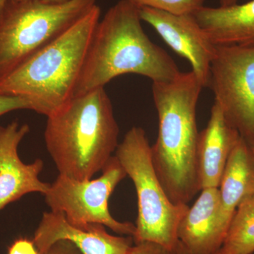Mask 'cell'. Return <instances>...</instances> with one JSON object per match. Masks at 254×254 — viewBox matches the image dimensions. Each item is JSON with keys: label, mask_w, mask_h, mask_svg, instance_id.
Here are the masks:
<instances>
[{"label": "cell", "mask_w": 254, "mask_h": 254, "mask_svg": "<svg viewBox=\"0 0 254 254\" xmlns=\"http://www.w3.org/2000/svg\"><path fill=\"white\" fill-rule=\"evenodd\" d=\"M202 86L193 71L168 82H153L158 118L151 159L172 203L188 205L200 190L197 163L196 108Z\"/></svg>", "instance_id": "obj_1"}, {"label": "cell", "mask_w": 254, "mask_h": 254, "mask_svg": "<svg viewBox=\"0 0 254 254\" xmlns=\"http://www.w3.org/2000/svg\"><path fill=\"white\" fill-rule=\"evenodd\" d=\"M139 9L120 0L100 18L92 38L74 97L124 74L141 75L153 82L173 81L180 74L166 51L150 41L142 27Z\"/></svg>", "instance_id": "obj_2"}, {"label": "cell", "mask_w": 254, "mask_h": 254, "mask_svg": "<svg viewBox=\"0 0 254 254\" xmlns=\"http://www.w3.org/2000/svg\"><path fill=\"white\" fill-rule=\"evenodd\" d=\"M47 118L44 138L48 153L60 175L73 180H91L120 143V128L105 88L74 97Z\"/></svg>", "instance_id": "obj_3"}, {"label": "cell", "mask_w": 254, "mask_h": 254, "mask_svg": "<svg viewBox=\"0 0 254 254\" xmlns=\"http://www.w3.org/2000/svg\"><path fill=\"white\" fill-rule=\"evenodd\" d=\"M101 11L95 5L61 36L0 81L1 94L24 98L47 118L74 98Z\"/></svg>", "instance_id": "obj_4"}, {"label": "cell", "mask_w": 254, "mask_h": 254, "mask_svg": "<svg viewBox=\"0 0 254 254\" xmlns=\"http://www.w3.org/2000/svg\"><path fill=\"white\" fill-rule=\"evenodd\" d=\"M97 0H8L0 15V81L61 36Z\"/></svg>", "instance_id": "obj_5"}, {"label": "cell", "mask_w": 254, "mask_h": 254, "mask_svg": "<svg viewBox=\"0 0 254 254\" xmlns=\"http://www.w3.org/2000/svg\"><path fill=\"white\" fill-rule=\"evenodd\" d=\"M115 155L136 189L138 217L133 242H153L175 250L179 224L190 207L174 204L169 198L153 167L151 145L143 128H130Z\"/></svg>", "instance_id": "obj_6"}, {"label": "cell", "mask_w": 254, "mask_h": 254, "mask_svg": "<svg viewBox=\"0 0 254 254\" xmlns=\"http://www.w3.org/2000/svg\"><path fill=\"white\" fill-rule=\"evenodd\" d=\"M101 172L98 178L84 181L59 174L44 195L47 205L73 224H101L119 235L133 237L134 224L118 221L108 207L110 195L127 176L126 172L115 155Z\"/></svg>", "instance_id": "obj_7"}, {"label": "cell", "mask_w": 254, "mask_h": 254, "mask_svg": "<svg viewBox=\"0 0 254 254\" xmlns=\"http://www.w3.org/2000/svg\"><path fill=\"white\" fill-rule=\"evenodd\" d=\"M227 120L254 141V44L216 46L208 86Z\"/></svg>", "instance_id": "obj_8"}, {"label": "cell", "mask_w": 254, "mask_h": 254, "mask_svg": "<svg viewBox=\"0 0 254 254\" xmlns=\"http://www.w3.org/2000/svg\"><path fill=\"white\" fill-rule=\"evenodd\" d=\"M142 21L150 24L173 51L185 58L202 86H208L210 64L216 46L203 31L193 14H173L143 7Z\"/></svg>", "instance_id": "obj_9"}, {"label": "cell", "mask_w": 254, "mask_h": 254, "mask_svg": "<svg viewBox=\"0 0 254 254\" xmlns=\"http://www.w3.org/2000/svg\"><path fill=\"white\" fill-rule=\"evenodd\" d=\"M60 240H68L83 254H129L133 237L115 236L101 224L78 225L60 212H45L35 231L33 242L39 254H44Z\"/></svg>", "instance_id": "obj_10"}, {"label": "cell", "mask_w": 254, "mask_h": 254, "mask_svg": "<svg viewBox=\"0 0 254 254\" xmlns=\"http://www.w3.org/2000/svg\"><path fill=\"white\" fill-rule=\"evenodd\" d=\"M29 131L28 125H20L16 121L0 126V211L23 195H45L49 190L50 184L39 178L44 166L43 160L36 159L26 164L18 155V145Z\"/></svg>", "instance_id": "obj_11"}, {"label": "cell", "mask_w": 254, "mask_h": 254, "mask_svg": "<svg viewBox=\"0 0 254 254\" xmlns=\"http://www.w3.org/2000/svg\"><path fill=\"white\" fill-rule=\"evenodd\" d=\"M240 138V133L227 120L218 103L214 101L208 125L198 133L197 142L200 190L218 188L228 159Z\"/></svg>", "instance_id": "obj_12"}, {"label": "cell", "mask_w": 254, "mask_h": 254, "mask_svg": "<svg viewBox=\"0 0 254 254\" xmlns=\"http://www.w3.org/2000/svg\"><path fill=\"white\" fill-rule=\"evenodd\" d=\"M219 205L218 188L203 189L182 218L177 237L190 254H217L221 248L225 235L219 225Z\"/></svg>", "instance_id": "obj_13"}, {"label": "cell", "mask_w": 254, "mask_h": 254, "mask_svg": "<svg viewBox=\"0 0 254 254\" xmlns=\"http://www.w3.org/2000/svg\"><path fill=\"white\" fill-rule=\"evenodd\" d=\"M218 190L219 225L226 235L237 208L247 198L254 196V156L242 137L228 159Z\"/></svg>", "instance_id": "obj_14"}, {"label": "cell", "mask_w": 254, "mask_h": 254, "mask_svg": "<svg viewBox=\"0 0 254 254\" xmlns=\"http://www.w3.org/2000/svg\"><path fill=\"white\" fill-rule=\"evenodd\" d=\"M192 14L215 46L254 44V0L228 6H203Z\"/></svg>", "instance_id": "obj_15"}, {"label": "cell", "mask_w": 254, "mask_h": 254, "mask_svg": "<svg viewBox=\"0 0 254 254\" xmlns=\"http://www.w3.org/2000/svg\"><path fill=\"white\" fill-rule=\"evenodd\" d=\"M219 253H254V196L247 198L237 208Z\"/></svg>", "instance_id": "obj_16"}, {"label": "cell", "mask_w": 254, "mask_h": 254, "mask_svg": "<svg viewBox=\"0 0 254 254\" xmlns=\"http://www.w3.org/2000/svg\"><path fill=\"white\" fill-rule=\"evenodd\" d=\"M138 9L151 8L173 14H191L204 6L205 0H127Z\"/></svg>", "instance_id": "obj_17"}, {"label": "cell", "mask_w": 254, "mask_h": 254, "mask_svg": "<svg viewBox=\"0 0 254 254\" xmlns=\"http://www.w3.org/2000/svg\"><path fill=\"white\" fill-rule=\"evenodd\" d=\"M18 110H31L29 103L21 97L0 93V117Z\"/></svg>", "instance_id": "obj_18"}, {"label": "cell", "mask_w": 254, "mask_h": 254, "mask_svg": "<svg viewBox=\"0 0 254 254\" xmlns=\"http://www.w3.org/2000/svg\"><path fill=\"white\" fill-rule=\"evenodd\" d=\"M129 254H177V252L176 249L170 250L160 244L146 241L133 244Z\"/></svg>", "instance_id": "obj_19"}, {"label": "cell", "mask_w": 254, "mask_h": 254, "mask_svg": "<svg viewBox=\"0 0 254 254\" xmlns=\"http://www.w3.org/2000/svg\"><path fill=\"white\" fill-rule=\"evenodd\" d=\"M8 254H39L33 241L21 238L9 247Z\"/></svg>", "instance_id": "obj_20"}, {"label": "cell", "mask_w": 254, "mask_h": 254, "mask_svg": "<svg viewBox=\"0 0 254 254\" xmlns=\"http://www.w3.org/2000/svg\"><path fill=\"white\" fill-rule=\"evenodd\" d=\"M44 254H83L72 242L60 240L55 242Z\"/></svg>", "instance_id": "obj_21"}, {"label": "cell", "mask_w": 254, "mask_h": 254, "mask_svg": "<svg viewBox=\"0 0 254 254\" xmlns=\"http://www.w3.org/2000/svg\"><path fill=\"white\" fill-rule=\"evenodd\" d=\"M176 250L177 254H190L188 250L185 247V246L180 240L178 241V243H177Z\"/></svg>", "instance_id": "obj_22"}, {"label": "cell", "mask_w": 254, "mask_h": 254, "mask_svg": "<svg viewBox=\"0 0 254 254\" xmlns=\"http://www.w3.org/2000/svg\"><path fill=\"white\" fill-rule=\"evenodd\" d=\"M220 6H228L236 4L239 0H218Z\"/></svg>", "instance_id": "obj_23"}, {"label": "cell", "mask_w": 254, "mask_h": 254, "mask_svg": "<svg viewBox=\"0 0 254 254\" xmlns=\"http://www.w3.org/2000/svg\"><path fill=\"white\" fill-rule=\"evenodd\" d=\"M15 1H21V0H15ZM38 1H43L50 3H63L65 2V1H69V0H38Z\"/></svg>", "instance_id": "obj_24"}, {"label": "cell", "mask_w": 254, "mask_h": 254, "mask_svg": "<svg viewBox=\"0 0 254 254\" xmlns=\"http://www.w3.org/2000/svg\"><path fill=\"white\" fill-rule=\"evenodd\" d=\"M8 0H0V15L1 14L3 9H4L5 4L7 2Z\"/></svg>", "instance_id": "obj_25"}, {"label": "cell", "mask_w": 254, "mask_h": 254, "mask_svg": "<svg viewBox=\"0 0 254 254\" xmlns=\"http://www.w3.org/2000/svg\"><path fill=\"white\" fill-rule=\"evenodd\" d=\"M248 143V142H247ZM249 145H250L251 149H252V153H253L254 156V141L250 142V143H248Z\"/></svg>", "instance_id": "obj_26"}, {"label": "cell", "mask_w": 254, "mask_h": 254, "mask_svg": "<svg viewBox=\"0 0 254 254\" xmlns=\"http://www.w3.org/2000/svg\"><path fill=\"white\" fill-rule=\"evenodd\" d=\"M222 254L219 253V252H218V254Z\"/></svg>", "instance_id": "obj_27"}]
</instances>
